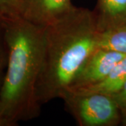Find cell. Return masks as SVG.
I'll use <instances>...</instances> for the list:
<instances>
[{"label": "cell", "instance_id": "6", "mask_svg": "<svg viewBox=\"0 0 126 126\" xmlns=\"http://www.w3.org/2000/svg\"><path fill=\"white\" fill-rule=\"evenodd\" d=\"M93 11L99 32L126 25V0H97Z\"/></svg>", "mask_w": 126, "mask_h": 126}, {"label": "cell", "instance_id": "4", "mask_svg": "<svg viewBox=\"0 0 126 126\" xmlns=\"http://www.w3.org/2000/svg\"><path fill=\"white\" fill-rule=\"evenodd\" d=\"M126 55L97 48L83 64L68 91L91 86L100 81Z\"/></svg>", "mask_w": 126, "mask_h": 126}, {"label": "cell", "instance_id": "10", "mask_svg": "<svg viewBox=\"0 0 126 126\" xmlns=\"http://www.w3.org/2000/svg\"><path fill=\"white\" fill-rule=\"evenodd\" d=\"M113 96L121 113L122 121L126 126V83L119 92Z\"/></svg>", "mask_w": 126, "mask_h": 126}, {"label": "cell", "instance_id": "2", "mask_svg": "<svg viewBox=\"0 0 126 126\" xmlns=\"http://www.w3.org/2000/svg\"><path fill=\"white\" fill-rule=\"evenodd\" d=\"M97 36L93 11L76 6L46 27L43 61L36 89L40 106L62 99L83 64L97 48Z\"/></svg>", "mask_w": 126, "mask_h": 126}, {"label": "cell", "instance_id": "13", "mask_svg": "<svg viewBox=\"0 0 126 126\" xmlns=\"http://www.w3.org/2000/svg\"><path fill=\"white\" fill-rule=\"evenodd\" d=\"M1 16H2V14L1 13V11H0V20H1Z\"/></svg>", "mask_w": 126, "mask_h": 126}, {"label": "cell", "instance_id": "12", "mask_svg": "<svg viewBox=\"0 0 126 126\" xmlns=\"http://www.w3.org/2000/svg\"><path fill=\"white\" fill-rule=\"evenodd\" d=\"M0 126H11V123L6 119V118L2 114L1 109H0Z\"/></svg>", "mask_w": 126, "mask_h": 126}, {"label": "cell", "instance_id": "7", "mask_svg": "<svg viewBox=\"0 0 126 126\" xmlns=\"http://www.w3.org/2000/svg\"><path fill=\"white\" fill-rule=\"evenodd\" d=\"M126 83V55L100 81L91 86L69 91L80 93H98L113 96L119 92Z\"/></svg>", "mask_w": 126, "mask_h": 126}, {"label": "cell", "instance_id": "9", "mask_svg": "<svg viewBox=\"0 0 126 126\" xmlns=\"http://www.w3.org/2000/svg\"><path fill=\"white\" fill-rule=\"evenodd\" d=\"M23 0H0V11L2 16L18 15Z\"/></svg>", "mask_w": 126, "mask_h": 126}, {"label": "cell", "instance_id": "3", "mask_svg": "<svg viewBox=\"0 0 126 126\" xmlns=\"http://www.w3.org/2000/svg\"><path fill=\"white\" fill-rule=\"evenodd\" d=\"M62 99L80 126H114L122 120L113 96L98 93L68 91Z\"/></svg>", "mask_w": 126, "mask_h": 126}, {"label": "cell", "instance_id": "1", "mask_svg": "<svg viewBox=\"0 0 126 126\" xmlns=\"http://www.w3.org/2000/svg\"><path fill=\"white\" fill-rule=\"evenodd\" d=\"M7 48L6 72L0 87V109L11 126L39 115L36 97L44 48L45 28L19 15L1 16Z\"/></svg>", "mask_w": 126, "mask_h": 126}, {"label": "cell", "instance_id": "8", "mask_svg": "<svg viewBox=\"0 0 126 126\" xmlns=\"http://www.w3.org/2000/svg\"><path fill=\"white\" fill-rule=\"evenodd\" d=\"M97 48L126 55V25L98 31Z\"/></svg>", "mask_w": 126, "mask_h": 126}, {"label": "cell", "instance_id": "5", "mask_svg": "<svg viewBox=\"0 0 126 126\" xmlns=\"http://www.w3.org/2000/svg\"><path fill=\"white\" fill-rule=\"evenodd\" d=\"M74 6L71 0H23L18 15L34 25L46 27Z\"/></svg>", "mask_w": 126, "mask_h": 126}, {"label": "cell", "instance_id": "11", "mask_svg": "<svg viewBox=\"0 0 126 126\" xmlns=\"http://www.w3.org/2000/svg\"><path fill=\"white\" fill-rule=\"evenodd\" d=\"M1 25H0V79H1V77L2 74V71L4 67L5 62L7 60L6 58V53H5L4 49V39H3V35L1 34Z\"/></svg>", "mask_w": 126, "mask_h": 126}]
</instances>
